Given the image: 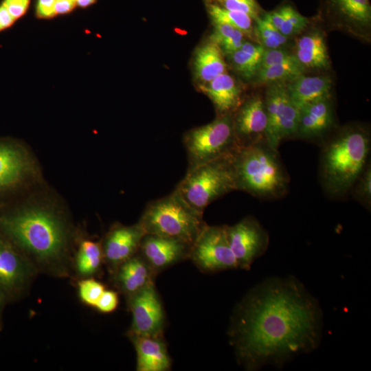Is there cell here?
Returning <instances> with one entry per match:
<instances>
[{
    "label": "cell",
    "mask_w": 371,
    "mask_h": 371,
    "mask_svg": "<svg viewBox=\"0 0 371 371\" xmlns=\"http://www.w3.org/2000/svg\"><path fill=\"white\" fill-rule=\"evenodd\" d=\"M323 313L318 301L293 276L259 282L232 316L230 342L247 370L281 368L293 357L313 352L321 342Z\"/></svg>",
    "instance_id": "6da1fadb"
},
{
    "label": "cell",
    "mask_w": 371,
    "mask_h": 371,
    "mask_svg": "<svg viewBox=\"0 0 371 371\" xmlns=\"http://www.w3.org/2000/svg\"><path fill=\"white\" fill-rule=\"evenodd\" d=\"M0 236L10 242L38 274L65 278L73 276L74 251L71 230L56 212L26 207L0 214Z\"/></svg>",
    "instance_id": "7a4b0ae2"
},
{
    "label": "cell",
    "mask_w": 371,
    "mask_h": 371,
    "mask_svg": "<svg viewBox=\"0 0 371 371\" xmlns=\"http://www.w3.org/2000/svg\"><path fill=\"white\" fill-rule=\"evenodd\" d=\"M369 132L359 126H348L322 142L319 181L326 194L341 199L350 193L368 164Z\"/></svg>",
    "instance_id": "3957f363"
},
{
    "label": "cell",
    "mask_w": 371,
    "mask_h": 371,
    "mask_svg": "<svg viewBox=\"0 0 371 371\" xmlns=\"http://www.w3.org/2000/svg\"><path fill=\"white\" fill-rule=\"evenodd\" d=\"M236 190L262 199L285 196L290 179L278 155L266 141L238 148L232 157Z\"/></svg>",
    "instance_id": "277c9868"
},
{
    "label": "cell",
    "mask_w": 371,
    "mask_h": 371,
    "mask_svg": "<svg viewBox=\"0 0 371 371\" xmlns=\"http://www.w3.org/2000/svg\"><path fill=\"white\" fill-rule=\"evenodd\" d=\"M138 222L146 234L173 238L190 245L206 225L203 214L190 207L175 190L148 203Z\"/></svg>",
    "instance_id": "5b68a950"
},
{
    "label": "cell",
    "mask_w": 371,
    "mask_h": 371,
    "mask_svg": "<svg viewBox=\"0 0 371 371\" xmlns=\"http://www.w3.org/2000/svg\"><path fill=\"white\" fill-rule=\"evenodd\" d=\"M232 157L187 171L174 190L190 207L203 214L211 203L236 190Z\"/></svg>",
    "instance_id": "8992f818"
},
{
    "label": "cell",
    "mask_w": 371,
    "mask_h": 371,
    "mask_svg": "<svg viewBox=\"0 0 371 371\" xmlns=\"http://www.w3.org/2000/svg\"><path fill=\"white\" fill-rule=\"evenodd\" d=\"M188 158V170L230 157L239 148L233 124V113L218 115L212 122L194 128L183 139Z\"/></svg>",
    "instance_id": "52a82bcc"
},
{
    "label": "cell",
    "mask_w": 371,
    "mask_h": 371,
    "mask_svg": "<svg viewBox=\"0 0 371 371\" xmlns=\"http://www.w3.org/2000/svg\"><path fill=\"white\" fill-rule=\"evenodd\" d=\"M269 85L264 97L267 116L266 141L278 150L283 140L297 136L299 109L291 100L286 83Z\"/></svg>",
    "instance_id": "ba28073f"
},
{
    "label": "cell",
    "mask_w": 371,
    "mask_h": 371,
    "mask_svg": "<svg viewBox=\"0 0 371 371\" xmlns=\"http://www.w3.org/2000/svg\"><path fill=\"white\" fill-rule=\"evenodd\" d=\"M37 275L25 256L0 236V296L5 304L23 298Z\"/></svg>",
    "instance_id": "9c48e42d"
},
{
    "label": "cell",
    "mask_w": 371,
    "mask_h": 371,
    "mask_svg": "<svg viewBox=\"0 0 371 371\" xmlns=\"http://www.w3.org/2000/svg\"><path fill=\"white\" fill-rule=\"evenodd\" d=\"M189 258L205 273L237 269L225 225H205L190 247Z\"/></svg>",
    "instance_id": "30bf717a"
},
{
    "label": "cell",
    "mask_w": 371,
    "mask_h": 371,
    "mask_svg": "<svg viewBox=\"0 0 371 371\" xmlns=\"http://www.w3.org/2000/svg\"><path fill=\"white\" fill-rule=\"evenodd\" d=\"M227 240L238 268L249 270L269 245V236L259 221L248 216L233 225H225Z\"/></svg>",
    "instance_id": "8fae6325"
},
{
    "label": "cell",
    "mask_w": 371,
    "mask_h": 371,
    "mask_svg": "<svg viewBox=\"0 0 371 371\" xmlns=\"http://www.w3.org/2000/svg\"><path fill=\"white\" fill-rule=\"evenodd\" d=\"M127 300L132 313L128 336L162 337L164 311L154 283L146 285Z\"/></svg>",
    "instance_id": "7c38bea8"
},
{
    "label": "cell",
    "mask_w": 371,
    "mask_h": 371,
    "mask_svg": "<svg viewBox=\"0 0 371 371\" xmlns=\"http://www.w3.org/2000/svg\"><path fill=\"white\" fill-rule=\"evenodd\" d=\"M233 124L239 148L266 141L267 116L264 98L256 95L243 101L233 113Z\"/></svg>",
    "instance_id": "4fadbf2b"
},
{
    "label": "cell",
    "mask_w": 371,
    "mask_h": 371,
    "mask_svg": "<svg viewBox=\"0 0 371 371\" xmlns=\"http://www.w3.org/2000/svg\"><path fill=\"white\" fill-rule=\"evenodd\" d=\"M146 232L137 222L131 225L117 224L105 236L102 244L104 262L111 273L124 261L135 255Z\"/></svg>",
    "instance_id": "5bb4252c"
},
{
    "label": "cell",
    "mask_w": 371,
    "mask_h": 371,
    "mask_svg": "<svg viewBox=\"0 0 371 371\" xmlns=\"http://www.w3.org/2000/svg\"><path fill=\"white\" fill-rule=\"evenodd\" d=\"M191 245L179 240L146 234L139 251L154 273L189 258Z\"/></svg>",
    "instance_id": "9a60e30c"
},
{
    "label": "cell",
    "mask_w": 371,
    "mask_h": 371,
    "mask_svg": "<svg viewBox=\"0 0 371 371\" xmlns=\"http://www.w3.org/2000/svg\"><path fill=\"white\" fill-rule=\"evenodd\" d=\"M334 125V113L329 96L309 103L299 109L296 137L313 141L323 140Z\"/></svg>",
    "instance_id": "2e32d148"
},
{
    "label": "cell",
    "mask_w": 371,
    "mask_h": 371,
    "mask_svg": "<svg viewBox=\"0 0 371 371\" xmlns=\"http://www.w3.org/2000/svg\"><path fill=\"white\" fill-rule=\"evenodd\" d=\"M200 89L212 100L218 116L234 113L243 101L240 87L226 72L201 85Z\"/></svg>",
    "instance_id": "e0dca14e"
},
{
    "label": "cell",
    "mask_w": 371,
    "mask_h": 371,
    "mask_svg": "<svg viewBox=\"0 0 371 371\" xmlns=\"http://www.w3.org/2000/svg\"><path fill=\"white\" fill-rule=\"evenodd\" d=\"M154 271L140 254L122 262L113 273L117 288L126 298L153 281Z\"/></svg>",
    "instance_id": "ac0fdd59"
},
{
    "label": "cell",
    "mask_w": 371,
    "mask_h": 371,
    "mask_svg": "<svg viewBox=\"0 0 371 371\" xmlns=\"http://www.w3.org/2000/svg\"><path fill=\"white\" fill-rule=\"evenodd\" d=\"M137 354V371H166L170 359L162 337L128 336Z\"/></svg>",
    "instance_id": "d6986e66"
},
{
    "label": "cell",
    "mask_w": 371,
    "mask_h": 371,
    "mask_svg": "<svg viewBox=\"0 0 371 371\" xmlns=\"http://www.w3.org/2000/svg\"><path fill=\"white\" fill-rule=\"evenodd\" d=\"M286 87L291 100L300 109L309 103L330 96L332 80L327 76L302 74L286 83Z\"/></svg>",
    "instance_id": "ffe728a7"
},
{
    "label": "cell",
    "mask_w": 371,
    "mask_h": 371,
    "mask_svg": "<svg viewBox=\"0 0 371 371\" xmlns=\"http://www.w3.org/2000/svg\"><path fill=\"white\" fill-rule=\"evenodd\" d=\"M293 54L305 69H325L330 67L324 36L318 30L311 31L300 36L296 43Z\"/></svg>",
    "instance_id": "44dd1931"
},
{
    "label": "cell",
    "mask_w": 371,
    "mask_h": 371,
    "mask_svg": "<svg viewBox=\"0 0 371 371\" xmlns=\"http://www.w3.org/2000/svg\"><path fill=\"white\" fill-rule=\"evenodd\" d=\"M31 163L20 148L0 144V190L17 184L30 172Z\"/></svg>",
    "instance_id": "7402d4cb"
},
{
    "label": "cell",
    "mask_w": 371,
    "mask_h": 371,
    "mask_svg": "<svg viewBox=\"0 0 371 371\" xmlns=\"http://www.w3.org/2000/svg\"><path fill=\"white\" fill-rule=\"evenodd\" d=\"M326 3L329 12L346 24L360 29L370 26L369 0H326Z\"/></svg>",
    "instance_id": "603a6c76"
},
{
    "label": "cell",
    "mask_w": 371,
    "mask_h": 371,
    "mask_svg": "<svg viewBox=\"0 0 371 371\" xmlns=\"http://www.w3.org/2000/svg\"><path fill=\"white\" fill-rule=\"evenodd\" d=\"M103 262L102 244L82 239L74 253L73 276L79 280L93 277L99 273Z\"/></svg>",
    "instance_id": "cb8c5ba5"
},
{
    "label": "cell",
    "mask_w": 371,
    "mask_h": 371,
    "mask_svg": "<svg viewBox=\"0 0 371 371\" xmlns=\"http://www.w3.org/2000/svg\"><path fill=\"white\" fill-rule=\"evenodd\" d=\"M194 67L197 79L203 83L226 72L227 65L219 46L211 41L199 47L195 54Z\"/></svg>",
    "instance_id": "d4e9b609"
},
{
    "label": "cell",
    "mask_w": 371,
    "mask_h": 371,
    "mask_svg": "<svg viewBox=\"0 0 371 371\" xmlns=\"http://www.w3.org/2000/svg\"><path fill=\"white\" fill-rule=\"evenodd\" d=\"M265 48L260 44L245 41L240 49L228 56L234 69L245 78L256 76Z\"/></svg>",
    "instance_id": "484cf974"
},
{
    "label": "cell",
    "mask_w": 371,
    "mask_h": 371,
    "mask_svg": "<svg viewBox=\"0 0 371 371\" xmlns=\"http://www.w3.org/2000/svg\"><path fill=\"white\" fill-rule=\"evenodd\" d=\"M304 71L305 68L294 56L280 63L259 69L256 77L257 81L261 83H287L304 74Z\"/></svg>",
    "instance_id": "4316f807"
},
{
    "label": "cell",
    "mask_w": 371,
    "mask_h": 371,
    "mask_svg": "<svg viewBox=\"0 0 371 371\" xmlns=\"http://www.w3.org/2000/svg\"><path fill=\"white\" fill-rule=\"evenodd\" d=\"M209 13L214 23L229 25L245 35L251 36L254 30L252 19L245 13L227 10L216 4H210Z\"/></svg>",
    "instance_id": "83f0119b"
},
{
    "label": "cell",
    "mask_w": 371,
    "mask_h": 371,
    "mask_svg": "<svg viewBox=\"0 0 371 371\" xmlns=\"http://www.w3.org/2000/svg\"><path fill=\"white\" fill-rule=\"evenodd\" d=\"M255 30L260 45L265 49L280 48L286 43L288 38L273 27L262 16L256 20Z\"/></svg>",
    "instance_id": "f1b7e54d"
},
{
    "label": "cell",
    "mask_w": 371,
    "mask_h": 371,
    "mask_svg": "<svg viewBox=\"0 0 371 371\" xmlns=\"http://www.w3.org/2000/svg\"><path fill=\"white\" fill-rule=\"evenodd\" d=\"M282 14V22L279 31L286 37L301 32L308 25V20L289 4L280 7Z\"/></svg>",
    "instance_id": "f546056e"
},
{
    "label": "cell",
    "mask_w": 371,
    "mask_h": 371,
    "mask_svg": "<svg viewBox=\"0 0 371 371\" xmlns=\"http://www.w3.org/2000/svg\"><path fill=\"white\" fill-rule=\"evenodd\" d=\"M104 290V285L93 277L80 279L78 282L79 298L89 306L94 308Z\"/></svg>",
    "instance_id": "4dcf8cb0"
},
{
    "label": "cell",
    "mask_w": 371,
    "mask_h": 371,
    "mask_svg": "<svg viewBox=\"0 0 371 371\" xmlns=\"http://www.w3.org/2000/svg\"><path fill=\"white\" fill-rule=\"evenodd\" d=\"M354 199L367 209L371 207V165L368 163L350 192Z\"/></svg>",
    "instance_id": "1f68e13d"
},
{
    "label": "cell",
    "mask_w": 371,
    "mask_h": 371,
    "mask_svg": "<svg viewBox=\"0 0 371 371\" xmlns=\"http://www.w3.org/2000/svg\"><path fill=\"white\" fill-rule=\"evenodd\" d=\"M221 6L230 10L241 12L256 20L260 16V8L256 0H219Z\"/></svg>",
    "instance_id": "d6a6232c"
},
{
    "label": "cell",
    "mask_w": 371,
    "mask_h": 371,
    "mask_svg": "<svg viewBox=\"0 0 371 371\" xmlns=\"http://www.w3.org/2000/svg\"><path fill=\"white\" fill-rule=\"evenodd\" d=\"M293 54L282 48L265 49L259 69H264L294 57ZM258 69V70H259Z\"/></svg>",
    "instance_id": "836d02e7"
},
{
    "label": "cell",
    "mask_w": 371,
    "mask_h": 371,
    "mask_svg": "<svg viewBox=\"0 0 371 371\" xmlns=\"http://www.w3.org/2000/svg\"><path fill=\"white\" fill-rule=\"evenodd\" d=\"M119 304L117 293L113 290H104L94 308L102 313H110L114 311Z\"/></svg>",
    "instance_id": "e575fe53"
},
{
    "label": "cell",
    "mask_w": 371,
    "mask_h": 371,
    "mask_svg": "<svg viewBox=\"0 0 371 371\" xmlns=\"http://www.w3.org/2000/svg\"><path fill=\"white\" fill-rule=\"evenodd\" d=\"M244 35L241 31L235 29L232 36L219 46L222 52L229 55L240 49L245 42Z\"/></svg>",
    "instance_id": "d590c367"
},
{
    "label": "cell",
    "mask_w": 371,
    "mask_h": 371,
    "mask_svg": "<svg viewBox=\"0 0 371 371\" xmlns=\"http://www.w3.org/2000/svg\"><path fill=\"white\" fill-rule=\"evenodd\" d=\"M30 0H3L2 5L16 20L26 12Z\"/></svg>",
    "instance_id": "8d00e7d4"
},
{
    "label": "cell",
    "mask_w": 371,
    "mask_h": 371,
    "mask_svg": "<svg viewBox=\"0 0 371 371\" xmlns=\"http://www.w3.org/2000/svg\"><path fill=\"white\" fill-rule=\"evenodd\" d=\"M214 30L211 36V41L220 46L234 33L235 27L224 23H214Z\"/></svg>",
    "instance_id": "74e56055"
},
{
    "label": "cell",
    "mask_w": 371,
    "mask_h": 371,
    "mask_svg": "<svg viewBox=\"0 0 371 371\" xmlns=\"http://www.w3.org/2000/svg\"><path fill=\"white\" fill-rule=\"evenodd\" d=\"M54 3L55 0H37L36 16L40 19H50L55 16Z\"/></svg>",
    "instance_id": "f35d334b"
},
{
    "label": "cell",
    "mask_w": 371,
    "mask_h": 371,
    "mask_svg": "<svg viewBox=\"0 0 371 371\" xmlns=\"http://www.w3.org/2000/svg\"><path fill=\"white\" fill-rule=\"evenodd\" d=\"M76 5V2L74 0H55V14H63L70 12Z\"/></svg>",
    "instance_id": "ab89813d"
},
{
    "label": "cell",
    "mask_w": 371,
    "mask_h": 371,
    "mask_svg": "<svg viewBox=\"0 0 371 371\" xmlns=\"http://www.w3.org/2000/svg\"><path fill=\"white\" fill-rule=\"evenodd\" d=\"M14 21L15 19L1 4L0 5V31L10 27L14 23Z\"/></svg>",
    "instance_id": "60d3db41"
},
{
    "label": "cell",
    "mask_w": 371,
    "mask_h": 371,
    "mask_svg": "<svg viewBox=\"0 0 371 371\" xmlns=\"http://www.w3.org/2000/svg\"><path fill=\"white\" fill-rule=\"evenodd\" d=\"M5 303L0 296V331L3 329V312Z\"/></svg>",
    "instance_id": "b9f144b4"
},
{
    "label": "cell",
    "mask_w": 371,
    "mask_h": 371,
    "mask_svg": "<svg viewBox=\"0 0 371 371\" xmlns=\"http://www.w3.org/2000/svg\"><path fill=\"white\" fill-rule=\"evenodd\" d=\"M95 1V0H76V5L82 8H86L93 3Z\"/></svg>",
    "instance_id": "7bdbcfd3"
},
{
    "label": "cell",
    "mask_w": 371,
    "mask_h": 371,
    "mask_svg": "<svg viewBox=\"0 0 371 371\" xmlns=\"http://www.w3.org/2000/svg\"><path fill=\"white\" fill-rule=\"evenodd\" d=\"M74 1H76V0H74Z\"/></svg>",
    "instance_id": "ee69618b"
}]
</instances>
